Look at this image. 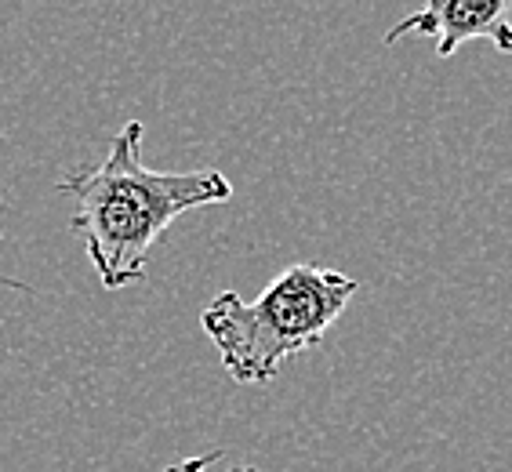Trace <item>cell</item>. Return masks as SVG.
<instances>
[{"mask_svg": "<svg viewBox=\"0 0 512 472\" xmlns=\"http://www.w3.org/2000/svg\"><path fill=\"white\" fill-rule=\"evenodd\" d=\"M404 37L436 40V55L451 59L469 40H491L494 48L512 51V19L505 0H429L425 8L411 11L393 30L385 33V44Z\"/></svg>", "mask_w": 512, "mask_h": 472, "instance_id": "3957f363", "label": "cell"}, {"mask_svg": "<svg viewBox=\"0 0 512 472\" xmlns=\"http://www.w3.org/2000/svg\"><path fill=\"white\" fill-rule=\"evenodd\" d=\"M142 135V120H128L95 168L73 171L59 182V193L73 200L69 229L106 291L142 280L160 236L186 211L233 197V182L215 168H149L142 160Z\"/></svg>", "mask_w": 512, "mask_h": 472, "instance_id": "6da1fadb", "label": "cell"}, {"mask_svg": "<svg viewBox=\"0 0 512 472\" xmlns=\"http://www.w3.org/2000/svg\"><path fill=\"white\" fill-rule=\"evenodd\" d=\"M222 458V451H207V454H197V458H182V462H175V465H168L164 472H204L211 462H218ZM237 472H262V469H255V465H240Z\"/></svg>", "mask_w": 512, "mask_h": 472, "instance_id": "277c9868", "label": "cell"}, {"mask_svg": "<svg viewBox=\"0 0 512 472\" xmlns=\"http://www.w3.org/2000/svg\"><path fill=\"white\" fill-rule=\"evenodd\" d=\"M356 291L360 280L353 276L295 262L276 273L251 302L237 291L211 298L200 313V327L215 342L233 382L266 385L291 356L324 342Z\"/></svg>", "mask_w": 512, "mask_h": 472, "instance_id": "7a4b0ae2", "label": "cell"}]
</instances>
